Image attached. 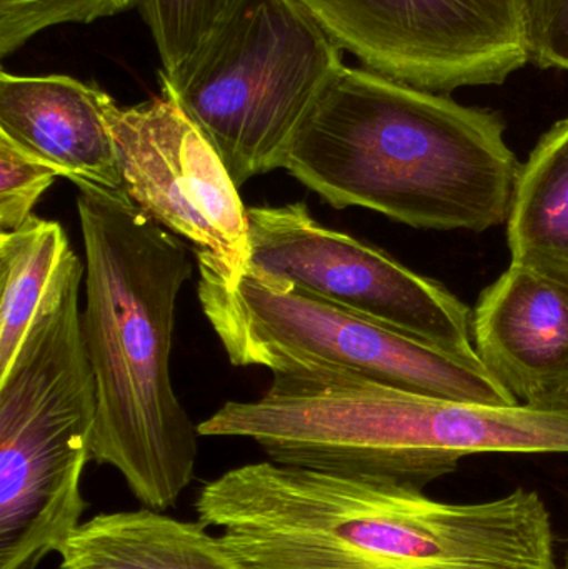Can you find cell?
<instances>
[{
  "label": "cell",
  "mask_w": 568,
  "mask_h": 569,
  "mask_svg": "<svg viewBox=\"0 0 568 569\" xmlns=\"http://www.w3.org/2000/svg\"><path fill=\"white\" fill-rule=\"evenodd\" d=\"M196 511L252 569H557L549 508L524 488L449 503L392 481L262 461L207 483Z\"/></svg>",
  "instance_id": "6da1fadb"
},
{
  "label": "cell",
  "mask_w": 568,
  "mask_h": 569,
  "mask_svg": "<svg viewBox=\"0 0 568 569\" xmlns=\"http://www.w3.org/2000/svg\"><path fill=\"white\" fill-rule=\"evenodd\" d=\"M282 169L333 209L480 233L509 220L522 163L497 113L343 66L293 136Z\"/></svg>",
  "instance_id": "7a4b0ae2"
},
{
  "label": "cell",
  "mask_w": 568,
  "mask_h": 569,
  "mask_svg": "<svg viewBox=\"0 0 568 569\" xmlns=\"http://www.w3.org/2000/svg\"><path fill=\"white\" fill-rule=\"evenodd\" d=\"M86 252L82 333L97 388L92 461L116 468L146 508L176 507L192 483L199 428L170 377L186 243L126 190L77 187Z\"/></svg>",
  "instance_id": "3957f363"
},
{
  "label": "cell",
  "mask_w": 568,
  "mask_h": 569,
  "mask_svg": "<svg viewBox=\"0 0 568 569\" xmlns=\"http://www.w3.org/2000/svg\"><path fill=\"white\" fill-rule=\"evenodd\" d=\"M253 401H227L200 437L247 438L270 461L422 490L482 453H568V408L470 403L386 387L349 371H273Z\"/></svg>",
  "instance_id": "277c9868"
},
{
  "label": "cell",
  "mask_w": 568,
  "mask_h": 569,
  "mask_svg": "<svg viewBox=\"0 0 568 569\" xmlns=\"http://www.w3.org/2000/svg\"><path fill=\"white\" fill-rule=\"evenodd\" d=\"M196 259L200 307L236 367L336 368L412 393L519 405L477 355L434 347L287 280L229 269L210 253Z\"/></svg>",
  "instance_id": "5b68a950"
},
{
  "label": "cell",
  "mask_w": 568,
  "mask_h": 569,
  "mask_svg": "<svg viewBox=\"0 0 568 569\" xmlns=\"http://www.w3.org/2000/svg\"><path fill=\"white\" fill-rule=\"evenodd\" d=\"M343 50L296 0H237L162 96L196 123L237 187L282 169Z\"/></svg>",
  "instance_id": "8992f818"
},
{
  "label": "cell",
  "mask_w": 568,
  "mask_h": 569,
  "mask_svg": "<svg viewBox=\"0 0 568 569\" xmlns=\"http://www.w3.org/2000/svg\"><path fill=\"white\" fill-rule=\"evenodd\" d=\"M366 69L427 92L500 86L529 63L522 0H296Z\"/></svg>",
  "instance_id": "52a82bcc"
},
{
  "label": "cell",
  "mask_w": 568,
  "mask_h": 569,
  "mask_svg": "<svg viewBox=\"0 0 568 569\" xmlns=\"http://www.w3.org/2000/svg\"><path fill=\"white\" fill-rule=\"evenodd\" d=\"M247 269L357 311L434 347L477 355L472 310L449 288L313 219L302 202L253 207Z\"/></svg>",
  "instance_id": "ba28073f"
},
{
  "label": "cell",
  "mask_w": 568,
  "mask_h": 569,
  "mask_svg": "<svg viewBox=\"0 0 568 569\" xmlns=\"http://www.w3.org/2000/svg\"><path fill=\"white\" fill-rule=\"evenodd\" d=\"M123 190L173 236L229 269L250 262L249 216L222 157L169 97L109 106Z\"/></svg>",
  "instance_id": "9c48e42d"
},
{
  "label": "cell",
  "mask_w": 568,
  "mask_h": 569,
  "mask_svg": "<svg viewBox=\"0 0 568 569\" xmlns=\"http://www.w3.org/2000/svg\"><path fill=\"white\" fill-rule=\"evenodd\" d=\"M472 343L487 371L519 403L568 408L566 284L510 263L474 307Z\"/></svg>",
  "instance_id": "30bf717a"
},
{
  "label": "cell",
  "mask_w": 568,
  "mask_h": 569,
  "mask_svg": "<svg viewBox=\"0 0 568 569\" xmlns=\"http://www.w3.org/2000/svg\"><path fill=\"white\" fill-rule=\"evenodd\" d=\"M112 97L69 76L0 73V133L77 187L123 190Z\"/></svg>",
  "instance_id": "8fae6325"
},
{
  "label": "cell",
  "mask_w": 568,
  "mask_h": 569,
  "mask_svg": "<svg viewBox=\"0 0 568 569\" xmlns=\"http://www.w3.org/2000/svg\"><path fill=\"white\" fill-rule=\"evenodd\" d=\"M207 528L146 507L97 515L60 548V569H252Z\"/></svg>",
  "instance_id": "7c38bea8"
},
{
  "label": "cell",
  "mask_w": 568,
  "mask_h": 569,
  "mask_svg": "<svg viewBox=\"0 0 568 569\" xmlns=\"http://www.w3.org/2000/svg\"><path fill=\"white\" fill-rule=\"evenodd\" d=\"M86 263L59 222L30 217L13 232H0V377L22 350L43 310Z\"/></svg>",
  "instance_id": "4fadbf2b"
},
{
  "label": "cell",
  "mask_w": 568,
  "mask_h": 569,
  "mask_svg": "<svg viewBox=\"0 0 568 569\" xmlns=\"http://www.w3.org/2000/svg\"><path fill=\"white\" fill-rule=\"evenodd\" d=\"M510 263L568 287V117L522 163L507 220Z\"/></svg>",
  "instance_id": "5bb4252c"
},
{
  "label": "cell",
  "mask_w": 568,
  "mask_h": 569,
  "mask_svg": "<svg viewBox=\"0 0 568 569\" xmlns=\"http://www.w3.org/2000/svg\"><path fill=\"white\" fill-rule=\"evenodd\" d=\"M237 0H139L162 60L163 73L179 69L219 26Z\"/></svg>",
  "instance_id": "9a60e30c"
},
{
  "label": "cell",
  "mask_w": 568,
  "mask_h": 569,
  "mask_svg": "<svg viewBox=\"0 0 568 569\" xmlns=\"http://www.w3.org/2000/svg\"><path fill=\"white\" fill-rule=\"evenodd\" d=\"M139 0H0V57L49 27L90 23L126 12Z\"/></svg>",
  "instance_id": "2e32d148"
},
{
  "label": "cell",
  "mask_w": 568,
  "mask_h": 569,
  "mask_svg": "<svg viewBox=\"0 0 568 569\" xmlns=\"http://www.w3.org/2000/svg\"><path fill=\"white\" fill-rule=\"evenodd\" d=\"M60 172L0 133V232L29 222L33 207Z\"/></svg>",
  "instance_id": "e0dca14e"
},
{
  "label": "cell",
  "mask_w": 568,
  "mask_h": 569,
  "mask_svg": "<svg viewBox=\"0 0 568 569\" xmlns=\"http://www.w3.org/2000/svg\"><path fill=\"white\" fill-rule=\"evenodd\" d=\"M529 62L568 70V0H522Z\"/></svg>",
  "instance_id": "ac0fdd59"
},
{
  "label": "cell",
  "mask_w": 568,
  "mask_h": 569,
  "mask_svg": "<svg viewBox=\"0 0 568 569\" xmlns=\"http://www.w3.org/2000/svg\"><path fill=\"white\" fill-rule=\"evenodd\" d=\"M562 569H568V550H567V555H566V563H564Z\"/></svg>",
  "instance_id": "d6986e66"
}]
</instances>
